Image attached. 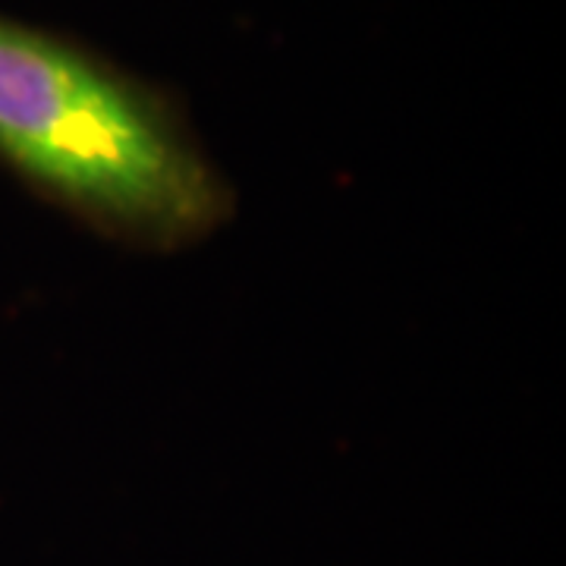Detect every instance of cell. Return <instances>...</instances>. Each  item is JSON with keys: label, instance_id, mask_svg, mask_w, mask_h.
I'll use <instances>...</instances> for the list:
<instances>
[{"label": "cell", "instance_id": "6da1fadb", "mask_svg": "<svg viewBox=\"0 0 566 566\" xmlns=\"http://www.w3.org/2000/svg\"><path fill=\"white\" fill-rule=\"evenodd\" d=\"M0 164L82 230L139 255L208 243L237 205L164 88L3 10Z\"/></svg>", "mask_w": 566, "mask_h": 566}]
</instances>
